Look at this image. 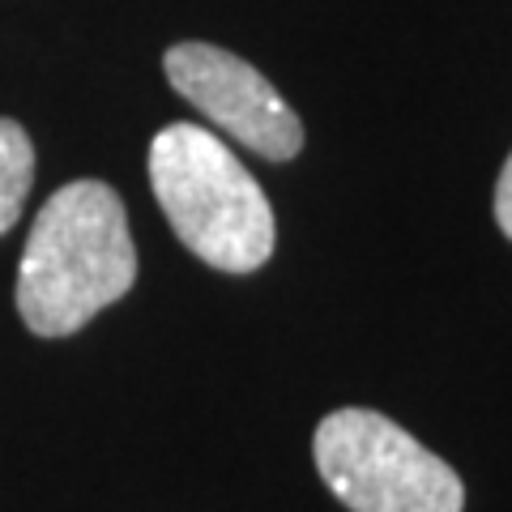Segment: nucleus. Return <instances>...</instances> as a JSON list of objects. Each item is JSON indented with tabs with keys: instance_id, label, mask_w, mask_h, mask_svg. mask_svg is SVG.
I'll return each mask as SVG.
<instances>
[{
	"instance_id": "1",
	"label": "nucleus",
	"mask_w": 512,
	"mask_h": 512,
	"mask_svg": "<svg viewBox=\"0 0 512 512\" xmlns=\"http://www.w3.org/2000/svg\"><path fill=\"white\" fill-rule=\"evenodd\" d=\"M137 282L128 214L103 180H73L39 210L18 265V312L39 338H69Z\"/></svg>"
},
{
	"instance_id": "2",
	"label": "nucleus",
	"mask_w": 512,
	"mask_h": 512,
	"mask_svg": "<svg viewBox=\"0 0 512 512\" xmlns=\"http://www.w3.org/2000/svg\"><path fill=\"white\" fill-rule=\"evenodd\" d=\"M150 184L180 244L222 274H252L278 244L261 184L222 137L201 124H167L150 146Z\"/></svg>"
},
{
	"instance_id": "3",
	"label": "nucleus",
	"mask_w": 512,
	"mask_h": 512,
	"mask_svg": "<svg viewBox=\"0 0 512 512\" xmlns=\"http://www.w3.org/2000/svg\"><path fill=\"white\" fill-rule=\"evenodd\" d=\"M316 470L350 512H461L457 470L376 410H333L320 419Z\"/></svg>"
},
{
	"instance_id": "4",
	"label": "nucleus",
	"mask_w": 512,
	"mask_h": 512,
	"mask_svg": "<svg viewBox=\"0 0 512 512\" xmlns=\"http://www.w3.org/2000/svg\"><path fill=\"white\" fill-rule=\"evenodd\" d=\"M167 82L214 120L239 146L256 150L269 163H286L303 150V124L291 103L252 69L214 43H175L163 56Z\"/></svg>"
},
{
	"instance_id": "5",
	"label": "nucleus",
	"mask_w": 512,
	"mask_h": 512,
	"mask_svg": "<svg viewBox=\"0 0 512 512\" xmlns=\"http://www.w3.org/2000/svg\"><path fill=\"white\" fill-rule=\"evenodd\" d=\"M30 184H35V146L18 120L0 116V235L22 218Z\"/></svg>"
},
{
	"instance_id": "6",
	"label": "nucleus",
	"mask_w": 512,
	"mask_h": 512,
	"mask_svg": "<svg viewBox=\"0 0 512 512\" xmlns=\"http://www.w3.org/2000/svg\"><path fill=\"white\" fill-rule=\"evenodd\" d=\"M495 222H500V231L512 239V154L500 171V184H495Z\"/></svg>"
}]
</instances>
